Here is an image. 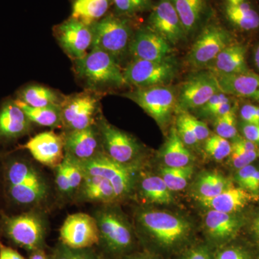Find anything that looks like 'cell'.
I'll list each match as a JSON object with an SVG mask.
<instances>
[{
  "mask_svg": "<svg viewBox=\"0 0 259 259\" xmlns=\"http://www.w3.org/2000/svg\"><path fill=\"white\" fill-rule=\"evenodd\" d=\"M97 128L105 154L112 160L127 165L138 156L139 145L136 139L127 133L110 125L103 117L99 119Z\"/></svg>",
  "mask_w": 259,
  "mask_h": 259,
  "instance_id": "obj_14",
  "label": "cell"
},
{
  "mask_svg": "<svg viewBox=\"0 0 259 259\" xmlns=\"http://www.w3.org/2000/svg\"><path fill=\"white\" fill-rule=\"evenodd\" d=\"M97 220L86 213H74L65 220L60 229L61 242L71 249L90 248L100 241Z\"/></svg>",
  "mask_w": 259,
  "mask_h": 259,
  "instance_id": "obj_12",
  "label": "cell"
},
{
  "mask_svg": "<svg viewBox=\"0 0 259 259\" xmlns=\"http://www.w3.org/2000/svg\"><path fill=\"white\" fill-rule=\"evenodd\" d=\"M204 223L209 234L218 240L230 238L236 233L239 226L238 220L230 213L213 209L206 214Z\"/></svg>",
  "mask_w": 259,
  "mask_h": 259,
  "instance_id": "obj_28",
  "label": "cell"
},
{
  "mask_svg": "<svg viewBox=\"0 0 259 259\" xmlns=\"http://www.w3.org/2000/svg\"><path fill=\"white\" fill-rule=\"evenodd\" d=\"M5 182L10 198L20 205L38 203L47 197V183L37 170L25 160H13L7 165Z\"/></svg>",
  "mask_w": 259,
  "mask_h": 259,
  "instance_id": "obj_2",
  "label": "cell"
},
{
  "mask_svg": "<svg viewBox=\"0 0 259 259\" xmlns=\"http://www.w3.org/2000/svg\"><path fill=\"white\" fill-rule=\"evenodd\" d=\"M241 117L245 123L259 125V107L245 105L242 107Z\"/></svg>",
  "mask_w": 259,
  "mask_h": 259,
  "instance_id": "obj_41",
  "label": "cell"
},
{
  "mask_svg": "<svg viewBox=\"0 0 259 259\" xmlns=\"http://www.w3.org/2000/svg\"><path fill=\"white\" fill-rule=\"evenodd\" d=\"M39 163L49 167H57L65 158L64 136L46 131L31 138L23 146Z\"/></svg>",
  "mask_w": 259,
  "mask_h": 259,
  "instance_id": "obj_17",
  "label": "cell"
},
{
  "mask_svg": "<svg viewBox=\"0 0 259 259\" xmlns=\"http://www.w3.org/2000/svg\"><path fill=\"white\" fill-rule=\"evenodd\" d=\"M147 23L149 28L171 46L183 41L187 35L170 0H158L151 10Z\"/></svg>",
  "mask_w": 259,
  "mask_h": 259,
  "instance_id": "obj_15",
  "label": "cell"
},
{
  "mask_svg": "<svg viewBox=\"0 0 259 259\" xmlns=\"http://www.w3.org/2000/svg\"><path fill=\"white\" fill-rule=\"evenodd\" d=\"M92 25L94 37L91 49L105 51L118 62L127 53L129 54L130 45L135 32L131 18L107 13Z\"/></svg>",
  "mask_w": 259,
  "mask_h": 259,
  "instance_id": "obj_3",
  "label": "cell"
},
{
  "mask_svg": "<svg viewBox=\"0 0 259 259\" xmlns=\"http://www.w3.org/2000/svg\"><path fill=\"white\" fill-rule=\"evenodd\" d=\"M233 107L232 106L231 102H227L225 103L220 104L218 106L213 107L210 110H209L207 113L204 114L205 116H214L217 117L219 116L224 115L227 112L231 111L233 110Z\"/></svg>",
  "mask_w": 259,
  "mask_h": 259,
  "instance_id": "obj_48",
  "label": "cell"
},
{
  "mask_svg": "<svg viewBox=\"0 0 259 259\" xmlns=\"http://www.w3.org/2000/svg\"><path fill=\"white\" fill-rule=\"evenodd\" d=\"M31 123L15 100H7L0 107V141H11L28 134Z\"/></svg>",
  "mask_w": 259,
  "mask_h": 259,
  "instance_id": "obj_19",
  "label": "cell"
},
{
  "mask_svg": "<svg viewBox=\"0 0 259 259\" xmlns=\"http://www.w3.org/2000/svg\"><path fill=\"white\" fill-rule=\"evenodd\" d=\"M224 12L237 28L249 31L259 27V15L247 0H224Z\"/></svg>",
  "mask_w": 259,
  "mask_h": 259,
  "instance_id": "obj_24",
  "label": "cell"
},
{
  "mask_svg": "<svg viewBox=\"0 0 259 259\" xmlns=\"http://www.w3.org/2000/svg\"><path fill=\"white\" fill-rule=\"evenodd\" d=\"M154 5L153 0H112L114 13L131 18L140 13L151 11Z\"/></svg>",
  "mask_w": 259,
  "mask_h": 259,
  "instance_id": "obj_35",
  "label": "cell"
},
{
  "mask_svg": "<svg viewBox=\"0 0 259 259\" xmlns=\"http://www.w3.org/2000/svg\"><path fill=\"white\" fill-rule=\"evenodd\" d=\"M97 221L102 236L109 248L113 250L125 249L132 243V235L126 223L115 213H100Z\"/></svg>",
  "mask_w": 259,
  "mask_h": 259,
  "instance_id": "obj_20",
  "label": "cell"
},
{
  "mask_svg": "<svg viewBox=\"0 0 259 259\" xmlns=\"http://www.w3.org/2000/svg\"><path fill=\"white\" fill-rule=\"evenodd\" d=\"M139 221L148 233L166 246L182 241L190 229L187 221L164 211H145L140 214Z\"/></svg>",
  "mask_w": 259,
  "mask_h": 259,
  "instance_id": "obj_9",
  "label": "cell"
},
{
  "mask_svg": "<svg viewBox=\"0 0 259 259\" xmlns=\"http://www.w3.org/2000/svg\"><path fill=\"white\" fill-rule=\"evenodd\" d=\"M186 125L190 127L191 131L195 135L196 138L199 141H204L208 139L209 136V130L207 125L202 121L197 120L194 116L184 111L179 116Z\"/></svg>",
  "mask_w": 259,
  "mask_h": 259,
  "instance_id": "obj_38",
  "label": "cell"
},
{
  "mask_svg": "<svg viewBox=\"0 0 259 259\" xmlns=\"http://www.w3.org/2000/svg\"><path fill=\"white\" fill-rule=\"evenodd\" d=\"M191 165L184 167L165 166L161 169V178L171 192L184 190L193 175Z\"/></svg>",
  "mask_w": 259,
  "mask_h": 259,
  "instance_id": "obj_33",
  "label": "cell"
},
{
  "mask_svg": "<svg viewBox=\"0 0 259 259\" xmlns=\"http://www.w3.org/2000/svg\"><path fill=\"white\" fill-rule=\"evenodd\" d=\"M3 228L12 241L27 250L36 249L44 238V223L34 213L3 216Z\"/></svg>",
  "mask_w": 259,
  "mask_h": 259,
  "instance_id": "obj_11",
  "label": "cell"
},
{
  "mask_svg": "<svg viewBox=\"0 0 259 259\" xmlns=\"http://www.w3.org/2000/svg\"><path fill=\"white\" fill-rule=\"evenodd\" d=\"M162 156L166 166L184 167L190 164L192 155L181 140L176 127L170 131Z\"/></svg>",
  "mask_w": 259,
  "mask_h": 259,
  "instance_id": "obj_29",
  "label": "cell"
},
{
  "mask_svg": "<svg viewBox=\"0 0 259 259\" xmlns=\"http://www.w3.org/2000/svg\"><path fill=\"white\" fill-rule=\"evenodd\" d=\"M216 134L227 140L237 136L236 117L234 108L224 115L216 117L214 122Z\"/></svg>",
  "mask_w": 259,
  "mask_h": 259,
  "instance_id": "obj_37",
  "label": "cell"
},
{
  "mask_svg": "<svg viewBox=\"0 0 259 259\" xmlns=\"http://www.w3.org/2000/svg\"><path fill=\"white\" fill-rule=\"evenodd\" d=\"M73 62L75 74L86 90L100 93L107 89L127 86L120 63L105 51L92 49Z\"/></svg>",
  "mask_w": 259,
  "mask_h": 259,
  "instance_id": "obj_1",
  "label": "cell"
},
{
  "mask_svg": "<svg viewBox=\"0 0 259 259\" xmlns=\"http://www.w3.org/2000/svg\"><path fill=\"white\" fill-rule=\"evenodd\" d=\"M64 95L52 89L41 85L32 84L22 88L18 93V100L32 107H46L61 105Z\"/></svg>",
  "mask_w": 259,
  "mask_h": 259,
  "instance_id": "obj_26",
  "label": "cell"
},
{
  "mask_svg": "<svg viewBox=\"0 0 259 259\" xmlns=\"http://www.w3.org/2000/svg\"><path fill=\"white\" fill-rule=\"evenodd\" d=\"M54 34L63 50L73 61L81 59L91 50L93 25H87L77 19L70 17L56 25Z\"/></svg>",
  "mask_w": 259,
  "mask_h": 259,
  "instance_id": "obj_10",
  "label": "cell"
},
{
  "mask_svg": "<svg viewBox=\"0 0 259 259\" xmlns=\"http://www.w3.org/2000/svg\"><path fill=\"white\" fill-rule=\"evenodd\" d=\"M141 190L145 197L150 202L159 204L172 202L171 191L167 187L161 177H145L141 184Z\"/></svg>",
  "mask_w": 259,
  "mask_h": 259,
  "instance_id": "obj_32",
  "label": "cell"
},
{
  "mask_svg": "<svg viewBox=\"0 0 259 259\" xmlns=\"http://www.w3.org/2000/svg\"><path fill=\"white\" fill-rule=\"evenodd\" d=\"M216 259H248V255L242 248H229L220 252Z\"/></svg>",
  "mask_w": 259,
  "mask_h": 259,
  "instance_id": "obj_44",
  "label": "cell"
},
{
  "mask_svg": "<svg viewBox=\"0 0 259 259\" xmlns=\"http://www.w3.org/2000/svg\"><path fill=\"white\" fill-rule=\"evenodd\" d=\"M187 35L200 26L208 11L207 0H170Z\"/></svg>",
  "mask_w": 259,
  "mask_h": 259,
  "instance_id": "obj_25",
  "label": "cell"
},
{
  "mask_svg": "<svg viewBox=\"0 0 259 259\" xmlns=\"http://www.w3.org/2000/svg\"><path fill=\"white\" fill-rule=\"evenodd\" d=\"M30 259H48L46 255L42 252L37 251L32 254Z\"/></svg>",
  "mask_w": 259,
  "mask_h": 259,
  "instance_id": "obj_53",
  "label": "cell"
},
{
  "mask_svg": "<svg viewBox=\"0 0 259 259\" xmlns=\"http://www.w3.org/2000/svg\"><path fill=\"white\" fill-rule=\"evenodd\" d=\"M217 76L210 71H199L182 85L177 102L183 111L199 108L220 93Z\"/></svg>",
  "mask_w": 259,
  "mask_h": 259,
  "instance_id": "obj_13",
  "label": "cell"
},
{
  "mask_svg": "<svg viewBox=\"0 0 259 259\" xmlns=\"http://www.w3.org/2000/svg\"><path fill=\"white\" fill-rule=\"evenodd\" d=\"M171 45L148 25L136 30L129 54L133 59L158 61L171 56Z\"/></svg>",
  "mask_w": 259,
  "mask_h": 259,
  "instance_id": "obj_16",
  "label": "cell"
},
{
  "mask_svg": "<svg viewBox=\"0 0 259 259\" xmlns=\"http://www.w3.org/2000/svg\"><path fill=\"white\" fill-rule=\"evenodd\" d=\"M216 76L220 90L228 96L245 97L259 101V75L248 71Z\"/></svg>",
  "mask_w": 259,
  "mask_h": 259,
  "instance_id": "obj_22",
  "label": "cell"
},
{
  "mask_svg": "<svg viewBox=\"0 0 259 259\" xmlns=\"http://www.w3.org/2000/svg\"><path fill=\"white\" fill-rule=\"evenodd\" d=\"M0 259H25L20 254L10 247L7 246L0 241Z\"/></svg>",
  "mask_w": 259,
  "mask_h": 259,
  "instance_id": "obj_47",
  "label": "cell"
},
{
  "mask_svg": "<svg viewBox=\"0 0 259 259\" xmlns=\"http://www.w3.org/2000/svg\"><path fill=\"white\" fill-rule=\"evenodd\" d=\"M56 182L59 190L63 193L71 192L67 176L62 163L59 166L56 167Z\"/></svg>",
  "mask_w": 259,
  "mask_h": 259,
  "instance_id": "obj_42",
  "label": "cell"
},
{
  "mask_svg": "<svg viewBox=\"0 0 259 259\" xmlns=\"http://www.w3.org/2000/svg\"><path fill=\"white\" fill-rule=\"evenodd\" d=\"M232 148H238L244 151H258L257 145L245 139H236L232 145Z\"/></svg>",
  "mask_w": 259,
  "mask_h": 259,
  "instance_id": "obj_46",
  "label": "cell"
},
{
  "mask_svg": "<svg viewBox=\"0 0 259 259\" xmlns=\"http://www.w3.org/2000/svg\"><path fill=\"white\" fill-rule=\"evenodd\" d=\"M81 185L83 196L89 200L110 202L117 198L111 183L103 177L83 174Z\"/></svg>",
  "mask_w": 259,
  "mask_h": 259,
  "instance_id": "obj_30",
  "label": "cell"
},
{
  "mask_svg": "<svg viewBox=\"0 0 259 259\" xmlns=\"http://www.w3.org/2000/svg\"><path fill=\"white\" fill-rule=\"evenodd\" d=\"M178 71V65L172 56L164 60L153 61L133 59L123 69L127 86L136 88L166 86Z\"/></svg>",
  "mask_w": 259,
  "mask_h": 259,
  "instance_id": "obj_4",
  "label": "cell"
},
{
  "mask_svg": "<svg viewBox=\"0 0 259 259\" xmlns=\"http://www.w3.org/2000/svg\"><path fill=\"white\" fill-rule=\"evenodd\" d=\"M255 169H256V168L252 166L251 164L238 169V174H237V181H238V184L241 186V188L247 190L250 178H251L252 175H253Z\"/></svg>",
  "mask_w": 259,
  "mask_h": 259,
  "instance_id": "obj_43",
  "label": "cell"
},
{
  "mask_svg": "<svg viewBox=\"0 0 259 259\" xmlns=\"http://www.w3.org/2000/svg\"><path fill=\"white\" fill-rule=\"evenodd\" d=\"M254 62L255 66L258 68L259 70V45L257 47L256 49H255V51L254 52Z\"/></svg>",
  "mask_w": 259,
  "mask_h": 259,
  "instance_id": "obj_54",
  "label": "cell"
},
{
  "mask_svg": "<svg viewBox=\"0 0 259 259\" xmlns=\"http://www.w3.org/2000/svg\"><path fill=\"white\" fill-rule=\"evenodd\" d=\"M258 259H259V258Z\"/></svg>",
  "mask_w": 259,
  "mask_h": 259,
  "instance_id": "obj_57",
  "label": "cell"
},
{
  "mask_svg": "<svg viewBox=\"0 0 259 259\" xmlns=\"http://www.w3.org/2000/svg\"><path fill=\"white\" fill-rule=\"evenodd\" d=\"M101 97L100 93L88 90L65 96L61 105L62 125L68 131L84 129L94 125Z\"/></svg>",
  "mask_w": 259,
  "mask_h": 259,
  "instance_id": "obj_5",
  "label": "cell"
},
{
  "mask_svg": "<svg viewBox=\"0 0 259 259\" xmlns=\"http://www.w3.org/2000/svg\"><path fill=\"white\" fill-rule=\"evenodd\" d=\"M125 97L136 102L160 125L168 122L177 102L175 92L166 86L136 88Z\"/></svg>",
  "mask_w": 259,
  "mask_h": 259,
  "instance_id": "obj_6",
  "label": "cell"
},
{
  "mask_svg": "<svg viewBox=\"0 0 259 259\" xmlns=\"http://www.w3.org/2000/svg\"><path fill=\"white\" fill-rule=\"evenodd\" d=\"M204 150L214 160L221 161L231 155L232 145L228 140L214 134L206 140Z\"/></svg>",
  "mask_w": 259,
  "mask_h": 259,
  "instance_id": "obj_36",
  "label": "cell"
},
{
  "mask_svg": "<svg viewBox=\"0 0 259 259\" xmlns=\"http://www.w3.org/2000/svg\"><path fill=\"white\" fill-rule=\"evenodd\" d=\"M247 190L253 194H258L259 192V171L257 168L250 178Z\"/></svg>",
  "mask_w": 259,
  "mask_h": 259,
  "instance_id": "obj_51",
  "label": "cell"
},
{
  "mask_svg": "<svg viewBox=\"0 0 259 259\" xmlns=\"http://www.w3.org/2000/svg\"><path fill=\"white\" fill-rule=\"evenodd\" d=\"M88 254L76 250L70 249L64 250L59 254L56 259H86Z\"/></svg>",
  "mask_w": 259,
  "mask_h": 259,
  "instance_id": "obj_49",
  "label": "cell"
},
{
  "mask_svg": "<svg viewBox=\"0 0 259 259\" xmlns=\"http://www.w3.org/2000/svg\"><path fill=\"white\" fill-rule=\"evenodd\" d=\"M25 112L32 123L42 127H54L62 125L61 122V105L46 107H32L28 106L20 100H15Z\"/></svg>",
  "mask_w": 259,
  "mask_h": 259,
  "instance_id": "obj_31",
  "label": "cell"
},
{
  "mask_svg": "<svg viewBox=\"0 0 259 259\" xmlns=\"http://www.w3.org/2000/svg\"><path fill=\"white\" fill-rule=\"evenodd\" d=\"M231 186L228 180L220 174H205L199 178L197 183V196L205 198L215 197Z\"/></svg>",
  "mask_w": 259,
  "mask_h": 259,
  "instance_id": "obj_34",
  "label": "cell"
},
{
  "mask_svg": "<svg viewBox=\"0 0 259 259\" xmlns=\"http://www.w3.org/2000/svg\"><path fill=\"white\" fill-rule=\"evenodd\" d=\"M184 259H211L208 251L204 248H197L190 252Z\"/></svg>",
  "mask_w": 259,
  "mask_h": 259,
  "instance_id": "obj_50",
  "label": "cell"
},
{
  "mask_svg": "<svg viewBox=\"0 0 259 259\" xmlns=\"http://www.w3.org/2000/svg\"><path fill=\"white\" fill-rule=\"evenodd\" d=\"M134 259H150V258H136Z\"/></svg>",
  "mask_w": 259,
  "mask_h": 259,
  "instance_id": "obj_56",
  "label": "cell"
},
{
  "mask_svg": "<svg viewBox=\"0 0 259 259\" xmlns=\"http://www.w3.org/2000/svg\"><path fill=\"white\" fill-rule=\"evenodd\" d=\"M253 231L259 238V214L258 217L255 218L253 224Z\"/></svg>",
  "mask_w": 259,
  "mask_h": 259,
  "instance_id": "obj_52",
  "label": "cell"
},
{
  "mask_svg": "<svg viewBox=\"0 0 259 259\" xmlns=\"http://www.w3.org/2000/svg\"><path fill=\"white\" fill-rule=\"evenodd\" d=\"M254 194L241 187H228L222 193L210 198L197 196V201L213 210L231 213L244 208L254 199Z\"/></svg>",
  "mask_w": 259,
  "mask_h": 259,
  "instance_id": "obj_21",
  "label": "cell"
},
{
  "mask_svg": "<svg viewBox=\"0 0 259 259\" xmlns=\"http://www.w3.org/2000/svg\"><path fill=\"white\" fill-rule=\"evenodd\" d=\"M86 259H94V258H93V257L90 256V255H89L88 258H87Z\"/></svg>",
  "mask_w": 259,
  "mask_h": 259,
  "instance_id": "obj_55",
  "label": "cell"
},
{
  "mask_svg": "<svg viewBox=\"0 0 259 259\" xmlns=\"http://www.w3.org/2000/svg\"><path fill=\"white\" fill-rule=\"evenodd\" d=\"M231 44L229 32L216 23L205 25L187 55V61L196 68L208 66L218 54Z\"/></svg>",
  "mask_w": 259,
  "mask_h": 259,
  "instance_id": "obj_8",
  "label": "cell"
},
{
  "mask_svg": "<svg viewBox=\"0 0 259 259\" xmlns=\"http://www.w3.org/2000/svg\"><path fill=\"white\" fill-rule=\"evenodd\" d=\"M231 161L235 168L240 169L250 165L259 158V151H244L238 148H232Z\"/></svg>",
  "mask_w": 259,
  "mask_h": 259,
  "instance_id": "obj_39",
  "label": "cell"
},
{
  "mask_svg": "<svg viewBox=\"0 0 259 259\" xmlns=\"http://www.w3.org/2000/svg\"><path fill=\"white\" fill-rule=\"evenodd\" d=\"M246 49L240 44H230L209 65V71L215 76H224L249 71L246 64Z\"/></svg>",
  "mask_w": 259,
  "mask_h": 259,
  "instance_id": "obj_23",
  "label": "cell"
},
{
  "mask_svg": "<svg viewBox=\"0 0 259 259\" xmlns=\"http://www.w3.org/2000/svg\"><path fill=\"white\" fill-rule=\"evenodd\" d=\"M176 128L179 136L186 146H192L199 143L195 135L180 117L177 118Z\"/></svg>",
  "mask_w": 259,
  "mask_h": 259,
  "instance_id": "obj_40",
  "label": "cell"
},
{
  "mask_svg": "<svg viewBox=\"0 0 259 259\" xmlns=\"http://www.w3.org/2000/svg\"><path fill=\"white\" fill-rule=\"evenodd\" d=\"M78 163L84 175L101 177L108 180L117 198L128 194L132 188L134 176L131 169L127 165L114 161L105 153H97L90 159Z\"/></svg>",
  "mask_w": 259,
  "mask_h": 259,
  "instance_id": "obj_7",
  "label": "cell"
},
{
  "mask_svg": "<svg viewBox=\"0 0 259 259\" xmlns=\"http://www.w3.org/2000/svg\"><path fill=\"white\" fill-rule=\"evenodd\" d=\"M65 153L78 161H86L99 153L101 143L98 128L95 125L87 128L68 131L64 135Z\"/></svg>",
  "mask_w": 259,
  "mask_h": 259,
  "instance_id": "obj_18",
  "label": "cell"
},
{
  "mask_svg": "<svg viewBox=\"0 0 259 259\" xmlns=\"http://www.w3.org/2000/svg\"><path fill=\"white\" fill-rule=\"evenodd\" d=\"M242 132L245 139L255 144H259V125L245 122L242 125Z\"/></svg>",
  "mask_w": 259,
  "mask_h": 259,
  "instance_id": "obj_45",
  "label": "cell"
},
{
  "mask_svg": "<svg viewBox=\"0 0 259 259\" xmlns=\"http://www.w3.org/2000/svg\"><path fill=\"white\" fill-rule=\"evenodd\" d=\"M112 0H72L71 17L92 25L107 14Z\"/></svg>",
  "mask_w": 259,
  "mask_h": 259,
  "instance_id": "obj_27",
  "label": "cell"
}]
</instances>
